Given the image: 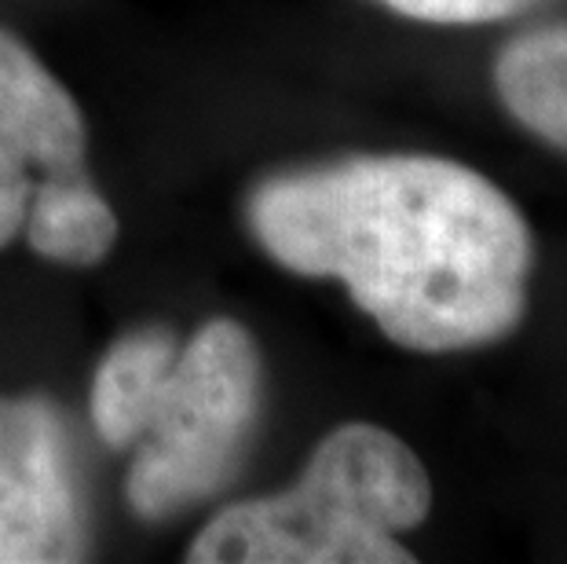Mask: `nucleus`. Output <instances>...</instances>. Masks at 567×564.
I'll list each match as a JSON object with an SVG mask.
<instances>
[{"instance_id":"1","label":"nucleus","mask_w":567,"mask_h":564,"mask_svg":"<svg viewBox=\"0 0 567 564\" xmlns=\"http://www.w3.org/2000/svg\"><path fill=\"white\" fill-rule=\"evenodd\" d=\"M249 224L282 268L341 279L414 352L498 341L524 319L527 221L468 165L367 154L275 176L252 195Z\"/></svg>"},{"instance_id":"2","label":"nucleus","mask_w":567,"mask_h":564,"mask_svg":"<svg viewBox=\"0 0 567 564\" xmlns=\"http://www.w3.org/2000/svg\"><path fill=\"white\" fill-rule=\"evenodd\" d=\"M425 465L378 425H341L311 454L305 476L275 499L216 513L190 564H406L400 532L429 517Z\"/></svg>"},{"instance_id":"3","label":"nucleus","mask_w":567,"mask_h":564,"mask_svg":"<svg viewBox=\"0 0 567 564\" xmlns=\"http://www.w3.org/2000/svg\"><path fill=\"white\" fill-rule=\"evenodd\" d=\"M260 411V356L231 319H213L168 370L128 473L140 517H165L213 495L243 454Z\"/></svg>"},{"instance_id":"4","label":"nucleus","mask_w":567,"mask_h":564,"mask_svg":"<svg viewBox=\"0 0 567 564\" xmlns=\"http://www.w3.org/2000/svg\"><path fill=\"white\" fill-rule=\"evenodd\" d=\"M81 557V513L59 418L41 400H0V564Z\"/></svg>"},{"instance_id":"5","label":"nucleus","mask_w":567,"mask_h":564,"mask_svg":"<svg viewBox=\"0 0 567 564\" xmlns=\"http://www.w3.org/2000/svg\"><path fill=\"white\" fill-rule=\"evenodd\" d=\"M0 151L44 173L78 170L84 154L78 103L8 30H0Z\"/></svg>"},{"instance_id":"6","label":"nucleus","mask_w":567,"mask_h":564,"mask_svg":"<svg viewBox=\"0 0 567 564\" xmlns=\"http://www.w3.org/2000/svg\"><path fill=\"white\" fill-rule=\"evenodd\" d=\"M176 352L165 330L132 334L106 352L92 386V422L111 448H125L147 433Z\"/></svg>"},{"instance_id":"7","label":"nucleus","mask_w":567,"mask_h":564,"mask_svg":"<svg viewBox=\"0 0 567 564\" xmlns=\"http://www.w3.org/2000/svg\"><path fill=\"white\" fill-rule=\"evenodd\" d=\"M494 85L516 122L567 151V22L527 30L505 44Z\"/></svg>"},{"instance_id":"8","label":"nucleus","mask_w":567,"mask_h":564,"mask_svg":"<svg viewBox=\"0 0 567 564\" xmlns=\"http://www.w3.org/2000/svg\"><path fill=\"white\" fill-rule=\"evenodd\" d=\"M27 235L30 246L48 260L95 264L111 254L117 221L111 206L100 198V191L89 187L78 165V170L48 173V180L38 187V198H30Z\"/></svg>"},{"instance_id":"9","label":"nucleus","mask_w":567,"mask_h":564,"mask_svg":"<svg viewBox=\"0 0 567 564\" xmlns=\"http://www.w3.org/2000/svg\"><path fill=\"white\" fill-rule=\"evenodd\" d=\"M378 4L417 22L476 27V22H498V19L524 16V11L546 4V0H378Z\"/></svg>"},{"instance_id":"10","label":"nucleus","mask_w":567,"mask_h":564,"mask_svg":"<svg viewBox=\"0 0 567 564\" xmlns=\"http://www.w3.org/2000/svg\"><path fill=\"white\" fill-rule=\"evenodd\" d=\"M27 195H30L27 162L0 151V246H8L19 227L27 224V209H30Z\"/></svg>"}]
</instances>
